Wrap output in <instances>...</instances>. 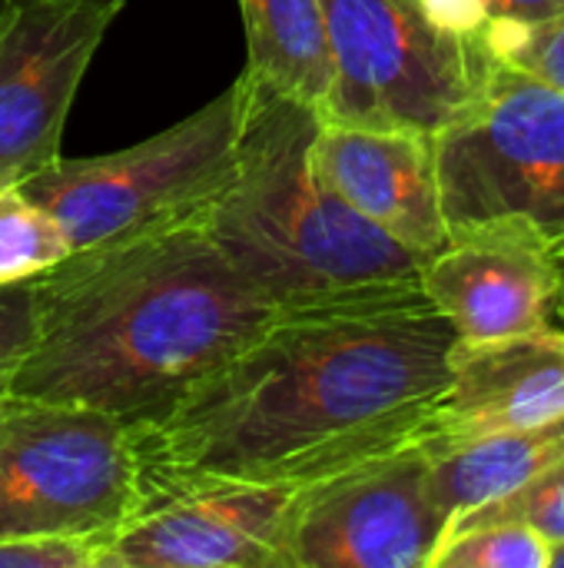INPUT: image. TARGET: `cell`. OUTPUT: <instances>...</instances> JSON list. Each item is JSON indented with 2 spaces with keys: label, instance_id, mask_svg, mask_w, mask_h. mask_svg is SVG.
Returning a JSON list of instances; mask_svg holds the SVG:
<instances>
[{
  "label": "cell",
  "instance_id": "obj_1",
  "mask_svg": "<svg viewBox=\"0 0 564 568\" xmlns=\"http://www.w3.org/2000/svg\"><path fill=\"white\" fill-rule=\"evenodd\" d=\"M455 346L422 286L279 313L166 419L130 429L140 483L302 486L412 443Z\"/></svg>",
  "mask_w": 564,
  "mask_h": 568
},
{
  "label": "cell",
  "instance_id": "obj_2",
  "mask_svg": "<svg viewBox=\"0 0 564 568\" xmlns=\"http://www.w3.org/2000/svg\"><path fill=\"white\" fill-rule=\"evenodd\" d=\"M37 339L13 396L100 409L126 429L166 419L276 316L199 216L70 253L37 276Z\"/></svg>",
  "mask_w": 564,
  "mask_h": 568
},
{
  "label": "cell",
  "instance_id": "obj_3",
  "mask_svg": "<svg viewBox=\"0 0 564 568\" xmlns=\"http://www.w3.org/2000/svg\"><path fill=\"white\" fill-rule=\"evenodd\" d=\"M236 80V173L199 216L226 263L279 313L419 286L425 260L316 173V110L246 73Z\"/></svg>",
  "mask_w": 564,
  "mask_h": 568
},
{
  "label": "cell",
  "instance_id": "obj_4",
  "mask_svg": "<svg viewBox=\"0 0 564 568\" xmlns=\"http://www.w3.org/2000/svg\"><path fill=\"white\" fill-rule=\"evenodd\" d=\"M239 80L173 126L100 156H60L23 193L63 226L70 250L136 240L203 216L229 186L239 143Z\"/></svg>",
  "mask_w": 564,
  "mask_h": 568
},
{
  "label": "cell",
  "instance_id": "obj_5",
  "mask_svg": "<svg viewBox=\"0 0 564 568\" xmlns=\"http://www.w3.org/2000/svg\"><path fill=\"white\" fill-rule=\"evenodd\" d=\"M432 146L449 236L515 226L548 246L564 240V90L492 53Z\"/></svg>",
  "mask_w": 564,
  "mask_h": 568
},
{
  "label": "cell",
  "instance_id": "obj_6",
  "mask_svg": "<svg viewBox=\"0 0 564 568\" xmlns=\"http://www.w3.org/2000/svg\"><path fill=\"white\" fill-rule=\"evenodd\" d=\"M329 83L322 123L435 136L475 97L492 50L485 37L439 23L422 0H319Z\"/></svg>",
  "mask_w": 564,
  "mask_h": 568
},
{
  "label": "cell",
  "instance_id": "obj_7",
  "mask_svg": "<svg viewBox=\"0 0 564 568\" xmlns=\"http://www.w3.org/2000/svg\"><path fill=\"white\" fill-rule=\"evenodd\" d=\"M133 433L90 406L0 399V539L106 536L140 506Z\"/></svg>",
  "mask_w": 564,
  "mask_h": 568
},
{
  "label": "cell",
  "instance_id": "obj_8",
  "mask_svg": "<svg viewBox=\"0 0 564 568\" xmlns=\"http://www.w3.org/2000/svg\"><path fill=\"white\" fill-rule=\"evenodd\" d=\"M445 532L419 439L293 489L286 568H429Z\"/></svg>",
  "mask_w": 564,
  "mask_h": 568
},
{
  "label": "cell",
  "instance_id": "obj_9",
  "mask_svg": "<svg viewBox=\"0 0 564 568\" xmlns=\"http://www.w3.org/2000/svg\"><path fill=\"white\" fill-rule=\"evenodd\" d=\"M126 0H0V190L50 170L76 90Z\"/></svg>",
  "mask_w": 564,
  "mask_h": 568
},
{
  "label": "cell",
  "instance_id": "obj_10",
  "mask_svg": "<svg viewBox=\"0 0 564 568\" xmlns=\"http://www.w3.org/2000/svg\"><path fill=\"white\" fill-rule=\"evenodd\" d=\"M136 513L103 568H286L283 526L296 486L180 479L140 483Z\"/></svg>",
  "mask_w": 564,
  "mask_h": 568
},
{
  "label": "cell",
  "instance_id": "obj_11",
  "mask_svg": "<svg viewBox=\"0 0 564 568\" xmlns=\"http://www.w3.org/2000/svg\"><path fill=\"white\" fill-rule=\"evenodd\" d=\"M419 286L459 343H492L552 326L558 266L542 236L485 226L449 236V246L425 260Z\"/></svg>",
  "mask_w": 564,
  "mask_h": 568
},
{
  "label": "cell",
  "instance_id": "obj_12",
  "mask_svg": "<svg viewBox=\"0 0 564 568\" xmlns=\"http://www.w3.org/2000/svg\"><path fill=\"white\" fill-rule=\"evenodd\" d=\"M564 423V329L545 326L492 343H459L452 376L419 443L459 446L492 433Z\"/></svg>",
  "mask_w": 564,
  "mask_h": 568
},
{
  "label": "cell",
  "instance_id": "obj_13",
  "mask_svg": "<svg viewBox=\"0 0 564 568\" xmlns=\"http://www.w3.org/2000/svg\"><path fill=\"white\" fill-rule=\"evenodd\" d=\"M309 156L332 193L422 260L449 246L432 136L319 120Z\"/></svg>",
  "mask_w": 564,
  "mask_h": 568
},
{
  "label": "cell",
  "instance_id": "obj_14",
  "mask_svg": "<svg viewBox=\"0 0 564 568\" xmlns=\"http://www.w3.org/2000/svg\"><path fill=\"white\" fill-rule=\"evenodd\" d=\"M425 449V446H422ZM429 453V489L445 526L519 489L564 456V423L492 433Z\"/></svg>",
  "mask_w": 564,
  "mask_h": 568
},
{
  "label": "cell",
  "instance_id": "obj_15",
  "mask_svg": "<svg viewBox=\"0 0 564 568\" xmlns=\"http://www.w3.org/2000/svg\"><path fill=\"white\" fill-rule=\"evenodd\" d=\"M246 33L243 73L316 110L329 83L319 0H236Z\"/></svg>",
  "mask_w": 564,
  "mask_h": 568
},
{
  "label": "cell",
  "instance_id": "obj_16",
  "mask_svg": "<svg viewBox=\"0 0 564 568\" xmlns=\"http://www.w3.org/2000/svg\"><path fill=\"white\" fill-rule=\"evenodd\" d=\"M70 253V240L47 206L23 186L0 190V286L37 280Z\"/></svg>",
  "mask_w": 564,
  "mask_h": 568
},
{
  "label": "cell",
  "instance_id": "obj_17",
  "mask_svg": "<svg viewBox=\"0 0 564 568\" xmlns=\"http://www.w3.org/2000/svg\"><path fill=\"white\" fill-rule=\"evenodd\" d=\"M548 542L519 523L469 526L439 542L429 568H548Z\"/></svg>",
  "mask_w": 564,
  "mask_h": 568
},
{
  "label": "cell",
  "instance_id": "obj_18",
  "mask_svg": "<svg viewBox=\"0 0 564 568\" xmlns=\"http://www.w3.org/2000/svg\"><path fill=\"white\" fill-rule=\"evenodd\" d=\"M485 523H519V526L535 529L548 546L564 542V456L555 459L548 469H542L539 476H532L529 483H522L519 489L505 493L502 499L452 519L442 539L459 529L485 526Z\"/></svg>",
  "mask_w": 564,
  "mask_h": 568
},
{
  "label": "cell",
  "instance_id": "obj_19",
  "mask_svg": "<svg viewBox=\"0 0 564 568\" xmlns=\"http://www.w3.org/2000/svg\"><path fill=\"white\" fill-rule=\"evenodd\" d=\"M482 37L505 63L564 90V10L532 23H495Z\"/></svg>",
  "mask_w": 564,
  "mask_h": 568
},
{
  "label": "cell",
  "instance_id": "obj_20",
  "mask_svg": "<svg viewBox=\"0 0 564 568\" xmlns=\"http://www.w3.org/2000/svg\"><path fill=\"white\" fill-rule=\"evenodd\" d=\"M40 300L37 280L3 283L0 286V399L10 396L13 376L23 366L27 353L37 339Z\"/></svg>",
  "mask_w": 564,
  "mask_h": 568
},
{
  "label": "cell",
  "instance_id": "obj_21",
  "mask_svg": "<svg viewBox=\"0 0 564 568\" xmlns=\"http://www.w3.org/2000/svg\"><path fill=\"white\" fill-rule=\"evenodd\" d=\"M106 536L0 539V568H103Z\"/></svg>",
  "mask_w": 564,
  "mask_h": 568
},
{
  "label": "cell",
  "instance_id": "obj_22",
  "mask_svg": "<svg viewBox=\"0 0 564 568\" xmlns=\"http://www.w3.org/2000/svg\"><path fill=\"white\" fill-rule=\"evenodd\" d=\"M425 10L469 37H482L495 23H532L562 13L564 0H422Z\"/></svg>",
  "mask_w": 564,
  "mask_h": 568
},
{
  "label": "cell",
  "instance_id": "obj_23",
  "mask_svg": "<svg viewBox=\"0 0 564 568\" xmlns=\"http://www.w3.org/2000/svg\"><path fill=\"white\" fill-rule=\"evenodd\" d=\"M552 260H555V266H558V303H555V313H562L564 316V240L552 243Z\"/></svg>",
  "mask_w": 564,
  "mask_h": 568
},
{
  "label": "cell",
  "instance_id": "obj_24",
  "mask_svg": "<svg viewBox=\"0 0 564 568\" xmlns=\"http://www.w3.org/2000/svg\"><path fill=\"white\" fill-rule=\"evenodd\" d=\"M548 568H564V542H555L548 549Z\"/></svg>",
  "mask_w": 564,
  "mask_h": 568
}]
</instances>
